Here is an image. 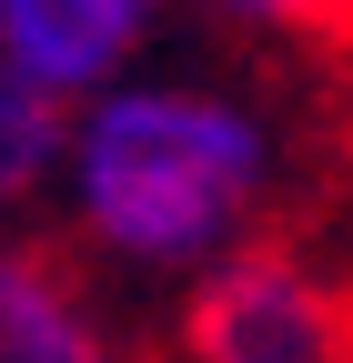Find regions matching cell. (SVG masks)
<instances>
[{
    "label": "cell",
    "instance_id": "1",
    "mask_svg": "<svg viewBox=\"0 0 353 363\" xmlns=\"http://www.w3.org/2000/svg\"><path fill=\"white\" fill-rule=\"evenodd\" d=\"M283 142L273 111L202 71H121L111 91L71 101L61 131V212L71 242L131 283H202L212 262L252 252L273 212Z\"/></svg>",
    "mask_w": 353,
    "mask_h": 363
},
{
    "label": "cell",
    "instance_id": "2",
    "mask_svg": "<svg viewBox=\"0 0 353 363\" xmlns=\"http://www.w3.org/2000/svg\"><path fill=\"white\" fill-rule=\"evenodd\" d=\"M182 353L192 363H343V303L293 252H232L182 293Z\"/></svg>",
    "mask_w": 353,
    "mask_h": 363
},
{
    "label": "cell",
    "instance_id": "3",
    "mask_svg": "<svg viewBox=\"0 0 353 363\" xmlns=\"http://www.w3.org/2000/svg\"><path fill=\"white\" fill-rule=\"evenodd\" d=\"M172 0H0V71H21L51 101H91L121 71H142Z\"/></svg>",
    "mask_w": 353,
    "mask_h": 363
},
{
    "label": "cell",
    "instance_id": "4",
    "mask_svg": "<svg viewBox=\"0 0 353 363\" xmlns=\"http://www.w3.org/2000/svg\"><path fill=\"white\" fill-rule=\"evenodd\" d=\"M0 363H111V323L81 262L40 242H0Z\"/></svg>",
    "mask_w": 353,
    "mask_h": 363
},
{
    "label": "cell",
    "instance_id": "5",
    "mask_svg": "<svg viewBox=\"0 0 353 363\" xmlns=\"http://www.w3.org/2000/svg\"><path fill=\"white\" fill-rule=\"evenodd\" d=\"M61 131H71V111L51 91L0 71V212H21V202H40L61 182Z\"/></svg>",
    "mask_w": 353,
    "mask_h": 363
},
{
    "label": "cell",
    "instance_id": "6",
    "mask_svg": "<svg viewBox=\"0 0 353 363\" xmlns=\"http://www.w3.org/2000/svg\"><path fill=\"white\" fill-rule=\"evenodd\" d=\"M232 30H353V0H202Z\"/></svg>",
    "mask_w": 353,
    "mask_h": 363
}]
</instances>
